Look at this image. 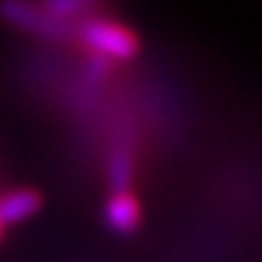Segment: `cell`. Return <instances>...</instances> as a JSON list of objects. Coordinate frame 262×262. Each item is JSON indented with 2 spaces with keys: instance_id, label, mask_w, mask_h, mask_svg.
Wrapping results in <instances>:
<instances>
[{
  "instance_id": "3957f363",
  "label": "cell",
  "mask_w": 262,
  "mask_h": 262,
  "mask_svg": "<svg viewBox=\"0 0 262 262\" xmlns=\"http://www.w3.org/2000/svg\"><path fill=\"white\" fill-rule=\"evenodd\" d=\"M107 216H110V224L114 228L131 231L136 226V221H139V206L134 204L129 196H117L107 206Z\"/></svg>"
},
{
  "instance_id": "7a4b0ae2",
  "label": "cell",
  "mask_w": 262,
  "mask_h": 262,
  "mask_svg": "<svg viewBox=\"0 0 262 262\" xmlns=\"http://www.w3.org/2000/svg\"><path fill=\"white\" fill-rule=\"evenodd\" d=\"M39 209V196L34 192H17L0 202V219L3 221H19L25 216L34 214Z\"/></svg>"
},
{
  "instance_id": "6da1fadb",
  "label": "cell",
  "mask_w": 262,
  "mask_h": 262,
  "mask_svg": "<svg viewBox=\"0 0 262 262\" xmlns=\"http://www.w3.org/2000/svg\"><path fill=\"white\" fill-rule=\"evenodd\" d=\"M85 37L88 41L97 47L100 51H104L107 56L126 58L136 51V41L129 32H124L117 25H104V22H90L85 27Z\"/></svg>"
}]
</instances>
